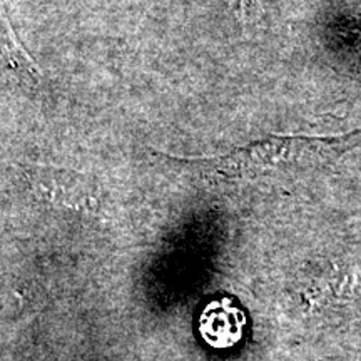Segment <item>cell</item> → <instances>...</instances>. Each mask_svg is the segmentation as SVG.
Here are the masks:
<instances>
[{
	"label": "cell",
	"mask_w": 361,
	"mask_h": 361,
	"mask_svg": "<svg viewBox=\"0 0 361 361\" xmlns=\"http://www.w3.org/2000/svg\"><path fill=\"white\" fill-rule=\"evenodd\" d=\"M246 316L229 298L211 301L202 311L200 333L207 345L216 350H228L243 340Z\"/></svg>",
	"instance_id": "obj_2"
},
{
	"label": "cell",
	"mask_w": 361,
	"mask_h": 361,
	"mask_svg": "<svg viewBox=\"0 0 361 361\" xmlns=\"http://www.w3.org/2000/svg\"><path fill=\"white\" fill-rule=\"evenodd\" d=\"M361 142V130L311 137V135H286L269 137L250 146L236 149L231 154L207 161V166L226 178L266 174L271 171L305 169L335 162L350 149Z\"/></svg>",
	"instance_id": "obj_1"
}]
</instances>
